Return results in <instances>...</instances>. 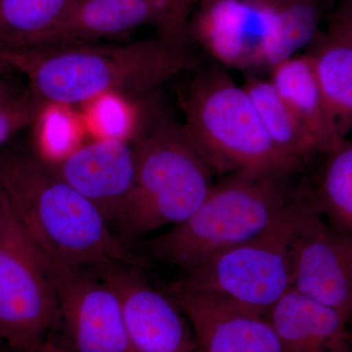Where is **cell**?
<instances>
[{"instance_id":"obj_1","label":"cell","mask_w":352,"mask_h":352,"mask_svg":"<svg viewBox=\"0 0 352 352\" xmlns=\"http://www.w3.org/2000/svg\"><path fill=\"white\" fill-rule=\"evenodd\" d=\"M0 63L27 80L45 105L88 103L105 95H138L201 68L190 43L156 38L126 44H82L0 51Z\"/></svg>"},{"instance_id":"obj_2","label":"cell","mask_w":352,"mask_h":352,"mask_svg":"<svg viewBox=\"0 0 352 352\" xmlns=\"http://www.w3.org/2000/svg\"><path fill=\"white\" fill-rule=\"evenodd\" d=\"M0 188L48 263L96 270L127 263L126 244L98 208L36 153L0 152Z\"/></svg>"},{"instance_id":"obj_3","label":"cell","mask_w":352,"mask_h":352,"mask_svg":"<svg viewBox=\"0 0 352 352\" xmlns=\"http://www.w3.org/2000/svg\"><path fill=\"white\" fill-rule=\"evenodd\" d=\"M182 126L212 173L298 175L305 164L273 144L251 97L219 66L197 69L180 96Z\"/></svg>"},{"instance_id":"obj_4","label":"cell","mask_w":352,"mask_h":352,"mask_svg":"<svg viewBox=\"0 0 352 352\" xmlns=\"http://www.w3.org/2000/svg\"><path fill=\"white\" fill-rule=\"evenodd\" d=\"M296 175L235 173L220 178L188 219L146 243L155 261L185 271L263 232L296 191Z\"/></svg>"},{"instance_id":"obj_5","label":"cell","mask_w":352,"mask_h":352,"mask_svg":"<svg viewBox=\"0 0 352 352\" xmlns=\"http://www.w3.org/2000/svg\"><path fill=\"white\" fill-rule=\"evenodd\" d=\"M318 212L311 185L298 184L263 232L186 271L176 284L265 315L292 289L296 243Z\"/></svg>"},{"instance_id":"obj_6","label":"cell","mask_w":352,"mask_h":352,"mask_svg":"<svg viewBox=\"0 0 352 352\" xmlns=\"http://www.w3.org/2000/svg\"><path fill=\"white\" fill-rule=\"evenodd\" d=\"M133 145L135 179L117 226L122 240L138 239L188 219L215 184L184 127L166 113L147 120Z\"/></svg>"},{"instance_id":"obj_7","label":"cell","mask_w":352,"mask_h":352,"mask_svg":"<svg viewBox=\"0 0 352 352\" xmlns=\"http://www.w3.org/2000/svg\"><path fill=\"white\" fill-rule=\"evenodd\" d=\"M60 323L54 280L6 198L0 234V338L15 352L38 351Z\"/></svg>"},{"instance_id":"obj_8","label":"cell","mask_w":352,"mask_h":352,"mask_svg":"<svg viewBox=\"0 0 352 352\" xmlns=\"http://www.w3.org/2000/svg\"><path fill=\"white\" fill-rule=\"evenodd\" d=\"M190 38L226 68L271 69L296 55L283 22L264 0H201Z\"/></svg>"},{"instance_id":"obj_9","label":"cell","mask_w":352,"mask_h":352,"mask_svg":"<svg viewBox=\"0 0 352 352\" xmlns=\"http://www.w3.org/2000/svg\"><path fill=\"white\" fill-rule=\"evenodd\" d=\"M47 264L71 351L131 352L119 298L97 270Z\"/></svg>"},{"instance_id":"obj_10","label":"cell","mask_w":352,"mask_h":352,"mask_svg":"<svg viewBox=\"0 0 352 352\" xmlns=\"http://www.w3.org/2000/svg\"><path fill=\"white\" fill-rule=\"evenodd\" d=\"M96 270L119 298L131 352H197L188 319L170 294L154 288L127 263Z\"/></svg>"},{"instance_id":"obj_11","label":"cell","mask_w":352,"mask_h":352,"mask_svg":"<svg viewBox=\"0 0 352 352\" xmlns=\"http://www.w3.org/2000/svg\"><path fill=\"white\" fill-rule=\"evenodd\" d=\"M292 289L332 308L349 323L352 236L331 226L321 212L307 222L296 243Z\"/></svg>"},{"instance_id":"obj_12","label":"cell","mask_w":352,"mask_h":352,"mask_svg":"<svg viewBox=\"0 0 352 352\" xmlns=\"http://www.w3.org/2000/svg\"><path fill=\"white\" fill-rule=\"evenodd\" d=\"M47 164L98 208L112 228L118 226L135 179L134 145L126 139L101 138L80 146L57 163Z\"/></svg>"},{"instance_id":"obj_13","label":"cell","mask_w":352,"mask_h":352,"mask_svg":"<svg viewBox=\"0 0 352 352\" xmlns=\"http://www.w3.org/2000/svg\"><path fill=\"white\" fill-rule=\"evenodd\" d=\"M166 292L186 315L197 352H281L276 333L264 315L176 283Z\"/></svg>"},{"instance_id":"obj_14","label":"cell","mask_w":352,"mask_h":352,"mask_svg":"<svg viewBox=\"0 0 352 352\" xmlns=\"http://www.w3.org/2000/svg\"><path fill=\"white\" fill-rule=\"evenodd\" d=\"M161 19L157 0H76L59 24L31 50L100 43L144 25L159 28Z\"/></svg>"},{"instance_id":"obj_15","label":"cell","mask_w":352,"mask_h":352,"mask_svg":"<svg viewBox=\"0 0 352 352\" xmlns=\"http://www.w3.org/2000/svg\"><path fill=\"white\" fill-rule=\"evenodd\" d=\"M281 352H352L349 321L291 289L264 315Z\"/></svg>"},{"instance_id":"obj_16","label":"cell","mask_w":352,"mask_h":352,"mask_svg":"<svg viewBox=\"0 0 352 352\" xmlns=\"http://www.w3.org/2000/svg\"><path fill=\"white\" fill-rule=\"evenodd\" d=\"M307 51L314 59L336 148L352 131V46L328 32H321Z\"/></svg>"},{"instance_id":"obj_17","label":"cell","mask_w":352,"mask_h":352,"mask_svg":"<svg viewBox=\"0 0 352 352\" xmlns=\"http://www.w3.org/2000/svg\"><path fill=\"white\" fill-rule=\"evenodd\" d=\"M270 80L320 146L323 156L335 148L329 131L321 88L308 51L284 60L270 69Z\"/></svg>"},{"instance_id":"obj_18","label":"cell","mask_w":352,"mask_h":352,"mask_svg":"<svg viewBox=\"0 0 352 352\" xmlns=\"http://www.w3.org/2000/svg\"><path fill=\"white\" fill-rule=\"evenodd\" d=\"M242 85L251 97L266 133L280 151L303 164L319 155L323 156L314 135L278 94L270 80L250 73Z\"/></svg>"},{"instance_id":"obj_19","label":"cell","mask_w":352,"mask_h":352,"mask_svg":"<svg viewBox=\"0 0 352 352\" xmlns=\"http://www.w3.org/2000/svg\"><path fill=\"white\" fill-rule=\"evenodd\" d=\"M76 0H0V51L31 50Z\"/></svg>"},{"instance_id":"obj_20","label":"cell","mask_w":352,"mask_h":352,"mask_svg":"<svg viewBox=\"0 0 352 352\" xmlns=\"http://www.w3.org/2000/svg\"><path fill=\"white\" fill-rule=\"evenodd\" d=\"M316 184L311 185L326 221L352 236V142L344 140L327 154Z\"/></svg>"},{"instance_id":"obj_21","label":"cell","mask_w":352,"mask_h":352,"mask_svg":"<svg viewBox=\"0 0 352 352\" xmlns=\"http://www.w3.org/2000/svg\"><path fill=\"white\" fill-rule=\"evenodd\" d=\"M65 106H44L34 124L36 126V155L45 163L54 164L76 148L80 126Z\"/></svg>"},{"instance_id":"obj_22","label":"cell","mask_w":352,"mask_h":352,"mask_svg":"<svg viewBox=\"0 0 352 352\" xmlns=\"http://www.w3.org/2000/svg\"><path fill=\"white\" fill-rule=\"evenodd\" d=\"M283 22L294 53L309 48L320 36L321 0H265Z\"/></svg>"},{"instance_id":"obj_23","label":"cell","mask_w":352,"mask_h":352,"mask_svg":"<svg viewBox=\"0 0 352 352\" xmlns=\"http://www.w3.org/2000/svg\"><path fill=\"white\" fill-rule=\"evenodd\" d=\"M44 106L28 89L0 103V150L16 133L34 124Z\"/></svg>"},{"instance_id":"obj_24","label":"cell","mask_w":352,"mask_h":352,"mask_svg":"<svg viewBox=\"0 0 352 352\" xmlns=\"http://www.w3.org/2000/svg\"><path fill=\"white\" fill-rule=\"evenodd\" d=\"M92 124L102 138L126 139L132 127V112L119 95H105L91 102Z\"/></svg>"},{"instance_id":"obj_25","label":"cell","mask_w":352,"mask_h":352,"mask_svg":"<svg viewBox=\"0 0 352 352\" xmlns=\"http://www.w3.org/2000/svg\"><path fill=\"white\" fill-rule=\"evenodd\" d=\"M201 0H160L162 22L160 36L182 43H190V24Z\"/></svg>"},{"instance_id":"obj_26","label":"cell","mask_w":352,"mask_h":352,"mask_svg":"<svg viewBox=\"0 0 352 352\" xmlns=\"http://www.w3.org/2000/svg\"><path fill=\"white\" fill-rule=\"evenodd\" d=\"M327 32L352 46V0H339Z\"/></svg>"},{"instance_id":"obj_27","label":"cell","mask_w":352,"mask_h":352,"mask_svg":"<svg viewBox=\"0 0 352 352\" xmlns=\"http://www.w3.org/2000/svg\"><path fill=\"white\" fill-rule=\"evenodd\" d=\"M39 352H72L65 342H57L52 340H44Z\"/></svg>"},{"instance_id":"obj_28","label":"cell","mask_w":352,"mask_h":352,"mask_svg":"<svg viewBox=\"0 0 352 352\" xmlns=\"http://www.w3.org/2000/svg\"><path fill=\"white\" fill-rule=\"evenodd\" d=\"M16 94H18V90L15 89L12 83L0 78V103L10 98Z\"/></svg>"},{"instance_id":"obj_29","label":"cell","mask_w":352,"mask_h":352,"mask_svg":"<svg viewBox=\"0 0 352 352\" xmlns=\"http://www.w3.org/2000/svg\"><path fill=\"white\" fill-rule=\"evenodd\" d=\"M4 206H6V196L0 188V234H1L2 217H3Z\"/></svg>"},{"instance_id":"obj_30","label":"cell","mask_w":352,"mask_h":352,"mask_svg":"<svg viewBox=\"0 0 352 352\" xmlns=\"http://www.w3.org/2000/svg\"><path fill=\"white\" fill-rule=\"evenodd\" d=\"M0 352H15L13 351L12 349H10L8 346H6V344H1L0 346Z\"/></svg>"},{"instance_id":"obj_31","label":"cell","mask_w":352,"mask_h":352,"mask_svg":"<svg viewBox=\"0 0 352 352\" xmlns=\"http://www.w3.org/2000/svg\"><path fill=\"white\" fill-rule=\"evenodd\" d=\"M349 342H351V346L352 349V315L351 320H349Z\"/></svg>"},{"instance_id":"obj_32","label":"cell","mask_w":352,"mask_h":352,"mask_svg":"<svg viewBox=\"0 0 352 352\" xmlns=\"http://www.w3.org/2000/svg\"><path fill=\"white\" fill-rule=\"evenodd\" d=\"M9 71L8 69L6 68V66H4L3 64L0 63V74L4 73V72Z\"/></svg>"},{"instance_id":"obj_33","label":"cell","mask_w":352,"mask_h":352,"mask_svg":"<svg viewBox=\"0 0 352 352\" xmlns=\"http://www.w3.org/2000/svg\"><path fill=\"white\" fill-rule=\"evenodd\" d=\"M1 344H4L3 340H2L1 338H0V346H1Z\"/></svg>"},{"instance_id":"obj_34","label":"cell","mask_w":352,"mask_h":352,"mask_svg":"<svg viewBox=\"0 0 352 352\" xmlns=\"http://www.w3.org/2000/svg\"><path fill=\"white\" fill-rule=\"evenodd\" d=\"M39 349H38V351H34V352H39Z\"/></svg>"},{"instance_id":"obj_35","label":"cell","mask_w":352,"mask_h":352,"mask_svg":"<svg viewBox=\"0 0 352 352\" xmlns=\"http://www.w3.org/2000/svg\"><path fill=\"white\" fill-rule=\"evenodd\" d=\"M321 1H324V0H321Z\"/></svg>"}]
</instances>
